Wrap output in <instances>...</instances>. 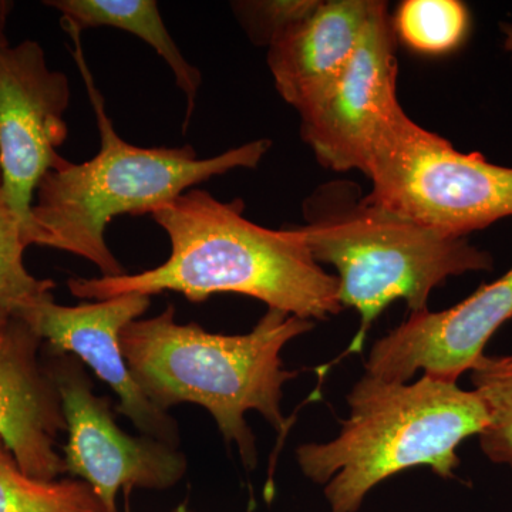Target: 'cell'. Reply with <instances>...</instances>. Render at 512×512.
Here are the masks:
<instances>
[{"mask_svg": "<svg viewBox=\"0 0 512 512\" xmlns=\"http://www.w3.org/2000/svg\"><path fill=\"white\" fill-rule=\"evenodd\" d=\"M150 215L170 239L167 261L136 275L69 279L73 296L92 302L175 292L200 303L218 293H237L302 319L342 312L338 279L320 268L295 228L254 224L244 217L239 198L222 202L191 188Z\"/></svg>", "mask_w": 512, "mask_h": 512, "instance_id": "6da1fadb", "label": "cell"}, {"mask_svg": "<svg viewBox=\"0 0 512 512\" xmlns=\"http://www.w3.org/2000/svg\"><path fill=\"white\" fill-rule=\"evenodd\" d=\"M315 326L313 320L268 309L245 335H220L197 323H178L168 305L154 318L123 329L121 350L128 369L151 403L163 412L181 403L204 407L225 443L238 447L242 463H258L255 436L245 413L255 410L284 434V386L298 372L285 369L281 353Z\"/></svg>", "mask_w": 512, "mask_h": 512, "instance_id": "7a4b0ae2", "label": "cell"}, {"mask_svg": "<svg viewBox=\"0 0 512 512\" xmlns=\"http://www.w3.org/2000/svg\"><path fill=\"white\" fill-rule=\"evenodd\" d=\"M76 50L96 114L100 151L86 163L64 160L43 177L32 207L30 245L69 252L100 269L104 278L126 275L106 241L107 225L119 215H143L212 177L255 168L272 143L256 140L200 160L191 146L144 148L127 143L107 114L104 99L80 49L79 32L66 30Z\"/></svg>", "mask_w": 512, "mask_h": 512, "instance_id": "3957f363", "label": "cell"}, {"mask_svg": "<svg viewBox=\"0 0 512 512\" xmlns=\"http://www.w3.org/2000/svg\"><path fill=\"white\" fill-rule=\"evenodd\" d=\"M348 406L335 439L296 450L303 476L325 485L330 512L359 511L376 485L407 468L453 477L458 446L488 424L477 392L429 375L414 383L365 375L348 394Z\"/></svg>", "mask_w": 512, "mask_h": 512, "instance_id": "277c9868", "label": "cell"}, {"mask_svg": "<svg viewBox=\"0 0 512 512\" xmlns=\"http://www.w3.org/2000/svg\"><path fill=\"white\" fill-rule=\"evenodd\" d=\"M355 184L320 187L305 202L306 224L295 227L318 264L338 272L343 309L360 315L350 352H359L384 309L403 299L412 313L429 311L431 292L450 276L491 271L493 256L420 227L357 194Z\"/></svg>", "mask_w": 512, "mask_h": 512, "instance_id": "5b68a950", "label": "cell"}, {"mask_svg": "<svg viewBox=\"0 0 512 512\" xmlns=\"http://www.w3.org/2000/svg\"><path fill=\"white\" fill-rule=\"evenodd\" d=\"M366 200L453 238L512 217V168L461 153L394 107L377 131L365 173Z\"/></svg>", "mask_w": 512, "mask_h": 512, "instance_id": "8992f818", "label": "cell"}, {"mask_svg": "<svg viewBox=\"0 0 512 512\" xmlns=\"http://www.w3.org/2000/svg\"><path fill=\"white\" fill-rule=\"evenodd\" d=\"M59 392L67 441L64 474L82 480L109 512L117 494L168 490L183 480L187 457L180 448L153 437H134L120 429L110 397L97 396L86 367L73 355L47 350L43 359Z\"/></svg>", "mask_w": 512, "mask_h": 512, "instance_id": "52a82bcc", "label": "cell"}, {"mask_svg": "<svg viewBox=\"0 0 512 512\" xmlns=\"http://www.w3.org/2000/svg\"><path fill=\"white\" fill-rule=\"evenodd\" d=\"M69 77L50 69L36 40L9 46L0 55V197L15 212L30 247L32 207L40 181L66 158Z\"/></svg>", "mask_w": 512, "mask_h": 512, "instance_id": "ba28073f", "label": "cell"}, {"mask_svg": "<svg viewBox=\"0 0 512 512\" xmlns=\"http://www.w3.org/2000/svg\"><path fill=\"white\" fill-rule=\"evenodd\" d=\"M394 40L387 5L375 0L348 67L315 106L301 113L303 140L326 168L365 173L377 131L400 104Z\"/></svg>", "mask_w": 512, "mask_h": 512, "instance_id": "9c48e42d", "label": "cell"}, {"mask_svg": "<svg viewBox=\"0 0 512 512\" xmlns=\"http://www.w3.org/2000/svg\"><path fill=\"white\" fill-rule=\"evenodd\" d=\"M151 296L128 293L104 301L62 306L55 298L40 302L22 318L46 342L49 352L73 355L109 384L119 397L114 409L123 414L143 436L180 447L177 421L148 400L128 369L120 335L131 322L146 313Z\"/></svg>", "mask_w": 512, "mask_h": 512, "instance_id": "30bf717a", "label": "cell"}, {"mask_svg": "<svg viewBox=\"0 0 512 512\" xmlns=\"http://www.w3.org/2000/svg\"><path fill=\"white\" fill-rule=\"evenodd\" d=\"M511 318L512 268L453 308L410 313L373 345L366 375L407 383L423 370L424 375L457 382L480 362L488 340Z\"/></svg>", "mask_w": 512, "mask_h": 512, "instance_id": "8fae6325", "label": "cell"}, {"mask_svg": "<svg viewBox=\"0 0 512 512\" xmlns=\"http://www.w3.org/2000/svg\"><path fill=\"white\" fill-rule=\"evenodd\" d=\"M42 343L18 316L0 326V437L26 474L55 481L64 474L56 444L66 423L56 384L40 357Z\"/></svg>", "mask_w": 512, "mask_h": 512, "instance_id": "7c38bea8", "label": "cell"}, {"mask_svg": "<svg viewBox=\"0 0 512 512\" xmlns=\"http://www.w3.org/2000/svg\"><path fill=\"white\" fill-rule=\"evenodd\" d=\"M373 6L375 0L316 2L271 40L268 67L276 90L299 114L315 106L348 67Z\"/></svg>", "mask_w": 512, "mask_h": 512, "instance_id": "4fadbf2b", "label": "cell"}, {"mask_svg": "<svg viewBox=\"0 0 512 512\" xmlns=\"http://www.w3.org/2000/svg\"><path fill=\"white\" fill-rule=\"evenodd\" d=\"M46 6L62 15L64 30L83 32L86 29L109 28L124 30L140 37L163 57L175 77L177 86L187 97L184 131L191 121L202 76L175 45L160 9L154 0H46Z\"/></svg>", "mask_w": 512, "mask_h": 512, "instance_id": "5bb4252c", "label": "cell"}, {"mask_svg": "<svg viewBox=\"0 0 512 512\" xmlns=\"http://www.w3.org/2000/svg\"><path fill=\"white\" fill-rule=\"evenodd\" d=\"M0 512H109L90 485L76 478L30 477L0 437Z\"/></svg>", "mask_w": 512, "mask_h": 512, "instance_id": "9a60e30c", "label": "cell"}, {"mask_svg": "<svg viewBox=\"0 0 512 512\" xmlns=\"http://www.w3.org/2000/svg\"><path fill=\"white\" fill-rule=\"evenodd\" d=\"M393 29L410 49L444 55L466 40L470 13L458 0H406L397 10Z\"/></svg>", "mask_w": 512, "mask_h": 512, "instance_id": "2e32d148", "label": "cell"}, {"mask_svg": "<svg viewBox=\"0 0 512 512\" xmlns=\"http://www.w3.org/2000/svg\"><path fill=\"white\" fill-rule=\"evenodd\" d=\"M28 247L22 222L0 197V311L18 318L53 298L56 288L52 279H37L26 269Z\"/></svg>", "mask_w": 512, "mask_h": 512, "instance_id": "e0dca14e", "label": "cell"}, {"mask_svg": "<svg viewBox=\"0 0 512 512\" xmlns=\"http://www.w3.org/2000/svg\"><path fill=\"white\" fill-rule=\"evenodd\" d=\"M471 380L488 413L487 427L478 436L481 450L493 463L512 468V362L484 355Z\"/></svg>", "mask_w": 512, "mask_h": 512, "instance_id": "ac0fdd59", "label": "cell"}, {"mask_svg": "<svg viewBox=\"0 0 512 512\" xmlns=\"http://www.w3.org/2000/svg\"><path fill=\"white\" fill-rule=\"evenodd\" d=\"M315 2H245L239 3L238 10L244 16L254 39H261L269 45L271 40L286 26L311 12Z\"/></svg>", "mask_w": 512, "mask_h": 512, "instance_id": "d6986e66", "label": "cell"}, {"mask_svg": "<svg viewBox=\"0 0 512 512\" xmlns=\"http://www.w3.org/2000/svg\"><path fill=\"white\" fill-rule=\"evenodd\" d=\"M12 9L13 2L0 0V55H2L3 50L10 46L8 36H6V28H8V20Z\"/></svg>", "mask_w": 512, "mask_h": 512, "instance_id": "ffe728a7", "label": "cell"}, {"mask_svg": "<svg viewBox=\"0 0 512 512\" xmlns=\"http://www.w3.org/2000/svg\"><path fill=\"white\" fill-rule=\"evenodd\" d=\"M501 30L504 33V47L512 55V23H503Z\"/></svg>", "mask_w": 512, "mask_h": 512, "instance_id": "44dd1931", "label": "cell"}, {"mask_svg": "<svg viewBox=\"0 0 512 512\" xmlns=\"http://www.w3.org/2000/svg\"><path fill=\"white\" fill-rule=\"evenodd\" d=\"M171 512H191V510L188 508L187 503H181L178 504L177 507H175Z\"/></svg>", "mask_w": 512, "mask_h": 512, "instance_id": "7402d4cb", "label": "cell"}, {"mask_svg": "<svg viewBox=\"0 0 512 512\" xmlns=\"http://www.w3.org/2000/svg\"><path fill=\"white\" fill-rule=\"evenodd\" d=\"M10 316H12V315H9V313L0 311V326H2L3 323H5L6 320H8L10 318Z\"/></svg>", "mask_w": 512, "mask_h": 512, "instance_id": "603a6c76", "label": "cell"}, {"mask_svg": "<svg viewBox=\"0 0 512 512\" xmlns=\"http://www.w3.org/2000/svg\"><path fill=\"white\" fill-rule=\"evenodd\" d=\"M505 357H507V359H508V360H511V362H512V355H510V356H505Z\"/></svg>", "mask_w": 512, "mask_h": 512, "instance_id": "cb8c5ba5", "label": "cell"}, {"mask_svg": "<svg viewBox=\"0 0 512 512\" xmlns=\"http://www.w3.org/2000/svg\"><path fill=\"white\" fill-rule=\"evenodd\" d=\"M0 184H2V175H0Z\"/></svg>", "mask_w": 512, "mask_h": 512, "instance_id": "d4e9b609", "label": "cell"}]
</instances>
